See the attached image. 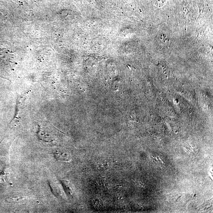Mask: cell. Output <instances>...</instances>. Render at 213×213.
<instances>
[{"mask_svg":"<svg viewBox=\"0 0 213 213\" xmlns=\"http://www.w3.org/2000/svg\"><path fill=\"white\" fill-rule=\"evenodd\" d=\"M55 158L59 160L68 161L69 160V156L66 152H61V151H56L55 152Z\"/></svg>","mask_w":213,"mask_h":213,"instance_id":"cell-1","label":"cell"},{"mask_svg":"<svg viewBox=\"0 0 213 213\" xmlns=\"http://www.w3.org/2000/svg\"><path fill=\"white\" fill-rule=\"evenodd\" d=\"M157 1H165V0H157Z\"/></svg>","mask_w":213,"mask_h":213,"instance_id":"cell-2","label":"cell"}]
</instances>
